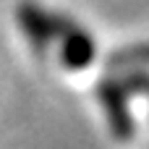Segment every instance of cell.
Listing matches in <instances>:
<instances>
[{
    "label": "cell",
    "instance_id": "6da1fadb",
    "mask_svg": "<svg viewBox=\"0 0 149 149\" xmlns=\"http://www.w3.org/2000/svg\"><path fill=\"white\" fill-rule=\"evenodd\" d=\"M147 89V76H144V63H136V68H120L118 76H107L100 89L97 97L105 107L107 123L113 128V134L118 139H131V115H128V97L131 94H141Z\"/></svg>",
    "mask_w": 149,
    "mask_h": 149
},
{
    "label": "cell",
    "instance_id": "7a4b0ae2",
    "mask_svg": "<svg viewBox=\"0 0 149 149\" xmlns=\"http://www.w3.org/2000/svg\"><path fill=\"white\" fill-rule=\"evenodd\" d=\"M58 45H60V50H58V55H60V63L65 65V68H71V71H79V68H84V65H89L92 60H94V42H92V37L89 34H84L79 26H68V31L58 39Z\"/></svg>",
    "mask_w": 149,
    "mask_h": 149
}]
</instances>
